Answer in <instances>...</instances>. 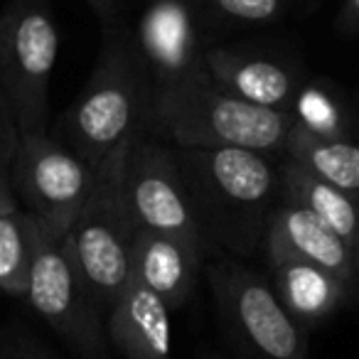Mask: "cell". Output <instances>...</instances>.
I'll return each mask as SVG.
<instances>
[{"mask_svg":"<svg viewBox=\"0 0 359 359\" xmlns=\"http://www.w3.org/2000/svg\"><path fill=\"white\" fill-rule=\"evenodd\" d=\"M175 158L207 249L256 254L278 202L273 158L239 148H175Z\"/></svg>","mask_w":359,"mask_h":359,"instance_id":"obj_1","label":"cell"},{"mask_svg":"<svg viewBox=\"0 0 359 359\" xmlns=\"http://www.w3.org/2000/svg\"><path fill=\"white\" fill-rule=\"evenodd\" d=\"M150 81L130 30L118 22L104 42L89 81L60 116L55 138L99 170L118 150L148 135Z\"/></svg>","mask_w":359,"mask_h":359,"instance_id":"obj_2","label":"cell"},{"mask_svg":"<svg viewBox=\"0 0 359 359\" xmlns=\"http://www.w3.org/2000/svg\"><path fill=\"white\" fill-rule=\"evenodd\" d=\"M290 128L288 111L239 99L207 69L150 96L148 135L172 148H239L280 158Z\"/></svg>","mask_w":359,"mask_h":359,"instance_id":"obj_3","label":"cell"},{"mask_svg":"<svg viewBox=\"0 0 359 359\" xmlns=\"http://www.w3.org/2000/svg\"><path fill=\"white\" fill-rule=\"evenodd\" d=\"M205 273L234 359H310L308 330L290 318L266 276L236 259L212 261Z\"/></svg>","mask_w":359,"mask_h":359,"instance_id":"obj_4","label":"cell"},{"mask_svg":"<svg viewBox=\"0 0 359 359\" xmlns=\"http://www.w3.org/2000/svg\"><path fill=\"white\" fill-rule=\"evenodd\" d=\"M130 145L114 153L99 170L96 182L69 229V246L101 313H109L130 283L133 217L123 195V165Z\"/></svg>","mask_w":359,"mask_h":359,"instance_id":"obj_5","label":"cell"},{"mask_svg":"<svg viewBox=\"0 0 359 359\" xmlns=\"http://www.w3.org/2000/svg\"><path fill=\"white\" fill-rule=\"evenodd\" d=\"M27 303L79 359H111L106 318L74 261L69 236H57L32 219Z\"/></svg>","mask_w":359,"mask_h":359,"instance_id":"obj_6","label":"cell"},{"mask_svg":"<svg viewBox=\"0 0 359 359\" xmlns=\"http://www.w3.org/2000/svg\"><path fill=\"white\" fill-rule=\"evenodd\" d=\"M57 52L60 32L50 0H8L0 11V86L20 135L47 130Z\"/></svg>","mask_w":359,"mask_h":359,"instance_id":"obj_7","label":"cell"},{"mask_svg":"<svg viewBox=\"0 0 359 359\" xmlns=\"http://www.w3.org/2000/svg\"><path fill=\"white\" fill-rule=\"evenodd\" d=\"M8 180L37 224L67 236L94 187L96 170L45 130L20 135Z\"/></svg>","mask_w":359,"mask_h":359,"instance_id":"obj_8","label":"cell"},{"mask_svg":"<svg viewBox=\"0 0 359 359\" xmlns=\"http://www.w3.org/2000/svg\"><path fill=\"white\" fill-rule=\"evenodd\" d=\"M123 195L135 229L177 236L207 249L172 145L153 135H140L130 145L123 165Z\"/></svg>","mask_w":359,"mask_h":359,"instance_id":"obj_9","label":"cell"},{"mask_svg":"<svg viewBox=\"0 0 359 359\" xmlns=\"http://www.w3.org/2000/svg\"><path fill=\"white\" fill-rule=\"evenodd\" d=\"M202 15L197 0H145L130 30L150 81V96L205 69Z\"/></svg>","mask_w":359,"mask_h":359,"instance_id":"obj_10","label":"cell"},{"mask_svg":"<svg viewBox=\"0 0 359 359\" xmlns=\"http://www.w3.org/2000/svg\"><path fill=\"white\" fill-rule=\"evenodd\" d=\"M205 69L239 99L288 114L295 94L305 84L290 60L249 47H207Z\"/></svg>","mask_w":359,"mask_h":359,"instance_id":"obj_11","label":"cell"},{"mask_svg":"<svg viewBox=\"0 0 359 359\" xmlns=\"http://www.w3.org/2000/svg\"><path fill=\"white\" fill-rule=\"evenodd\" d=\"M205 254L200 244L138 229L130 244V278L158 295L172 313L190 303Z\"/></svg>","mask_w":359,"mask_h":359,"instance_id":"obj_12","label":"cell"},{"mask_svg":"<svg viewBox=\"0 0 359 359\" xmlns=\"http://www.w3.org/2000/svg\"><path fill=\"white\" fill-rule=\"evenodd\" d=\"M261 249L266 256L283 254L320 266L337 276L349 288L354 283L352 246L339 239L332 229H327L318 217H313L308 210L293 205V202H276Z\"/></svg>","mask_w":359,"mask_h":359,"instance_id":"obj_13","label":"cell"},{"mask_svg":"<svg viewBox=\"0 0 359 359\" xmlns=\"http://www.w3.org/2000/svg\"><path fill=\"white\" fill-rule=\"evenodd\" d=\"M106 337L126 359H172L168 305L133 278L106 313Z\"/></svg>","mask_w":359,"mask_h":359,"instance_id":"obj_14","label":"cell"},{"mask_svg":"<svg viewBox=\"0 0 359 359\" xmlns=\"http://www.w3.org/2000/svg\"><path fill=\"white\" fill-rule=\"evenodd\" d=\"M266 261L276 298L305 330L332 318L352 298V288L320 266L283 254H269Z\"/></svg>","mask_w":359,"mask_h":359,"instance_id":"obj_15","label":"cell"},{"mask_svg":"<svg viewBox=\"0 0 359 359\" xmlns=\"http://www.w3.org/2000/svg\"><path fill=\"white\" fill-rule=\"evenodd\" d=\"M278 200L308 210L327 229H332L349 246L359 229V200L337 187L327 185L300 165L280 158L278 165Z\"/></svg>","mask_w":359,"mask_h":359,"instance_id":"obj_16","label":"cell"},{"mask_svg":"<svg viewBox=\"0 0 359 359\" xmlns=\"http://www.w3.org/2000/svg\"><path fill=\"white\" fill-rule=\"evenodd\" d=\"M280 158L359 200V143L352 138H320L290 128Z\"/></svg>","mask_w":359,"mask_h":359,"instance_id":"obj_17","label":"cell"},{"mask_svg":"<svg viewBox=\"0 0 359 359\" xmlns=\"http://www.w3.org/2000/svg\"><path fill=\"white\" fill-rule=\"evenodd\" d=\"M293 128L320 138H352V116L342 96L323 81H305L290 106Z\"/></svg>","mask_w":359,"mask_h":359,"instance_id":"obj_18","label":"cell"},{"mask_svg":"<svg viewBox=\"0 0 359 359\" xmlns=\"http://www.w3.org/2000/svg\"><path fill=\"white\" fill-rule=\"evenodd\" d=\"M32 261V217L25 210L0 215V290L13 298L27 295Z\"/></svg>","mask_w":359,"mask_h":359,"instance_id":"obj_19","label":"cell"},{"mask_svg":"<svg viewBox=\"0 0 359 359\" xmlns=\"http://www.w3.org/2000/svg\"><path fill=\"white\" fill-rule=\"evenodd\" d=\"M202 15L234 25H271L288 11L290 0H197Z\"/></svg>","mask_w":359,"mask_h":359,"instance_id":"obj_20","label":"cell"},{"mask_svg":"<svg viewBox=\"0 0 359 359\" xmlns=\"http://www.w3.org/2000/svg\"><path fill=\"white\" fill-rule=\"evenodd\" d=\"M18 143H20V130L13 114V106L8 101L6 91L0 86V172H11V163L15 158Z\"/></svg>","mask_w":359,"mask_h":359,"instance_id":"obj_21","label":"cell"},{"mask_svg":"<svg viewBox=\"0 0 359 359\" xmlns=\"http://www.w3.org/2000/svg\"><path fill=\"white\" fill-rule=\"evenodd\" d=\"M86 6L99 18L101 30H111L121 22V3L118 0H84Z\"/></svg>","mask_w":359,"mask_h":359,"instance_id":"obj_22","label":"cell"},{"mask_svg":"<svg viewBox=\"0 0 359 359\" xmlns=\"http://www.w3.org/2000/svg\"><path fill=\"white\" fill-rule=\"evenodd\" d=\"M337 27L347 35H357L359 32V0H344L342 11L337 18Z\"/></svg>","mask_w":359,"mask_h":359,"instance_id":"obj_23","label":"cell"},{"mask_svg":"<svg viewBox=\"0 0 359 359\" xmlns=\"http://www.w3.org/2000/svg\"><path fill=\"white\" fill-rule=\"evenodd\" d=\"M18 200L15 195H13V187H11V180H8V175L0 172V215L3 212H11V210H18Z\"/></svg>","mask_w":359,"mask_h":359,"instance_id":"obj_24","label":"cell"},{"mask_svg":"<svg viewBox=\"0 0 359 359\" xmlns=\"http://www.w3.org/2000/svg\"><path fill=\"white\" fill-rule=\"evenodd\" d=\"M352 264H354V283H352V298L359 303V229L357 236H354L352 244Z\"/></svg>","mask_w":359,"mask_h":359,"instance_id":"obj_25","label":"cell"},{"mask_svg":"<svg viewBox=\"0 0 359 359\" xmlns=\"http://www.w3.org/2000/svg\"><path fill=\"white\" fill-rule=\"evenodd\" d=\"M15 359H47V357L42 352H35V349H22Z\"/></svg>","mask_w":359,"mask_h":359,"instance_id":"obj_26","label":"cell"},{"mask_svg":"<svg viewBox=\"0 0 359 359\" xmlns=\"http://www.w3.org/2000/svg\"><path fill=\"white\" fill-rule=\"evenodd\" d=\"M207 359H219V357H215V354H210V357H207Z\"/></svg>","mask_w":359,"mask_h":359,"instance_id":"obj_27","label":"cell"}]
</instances>
